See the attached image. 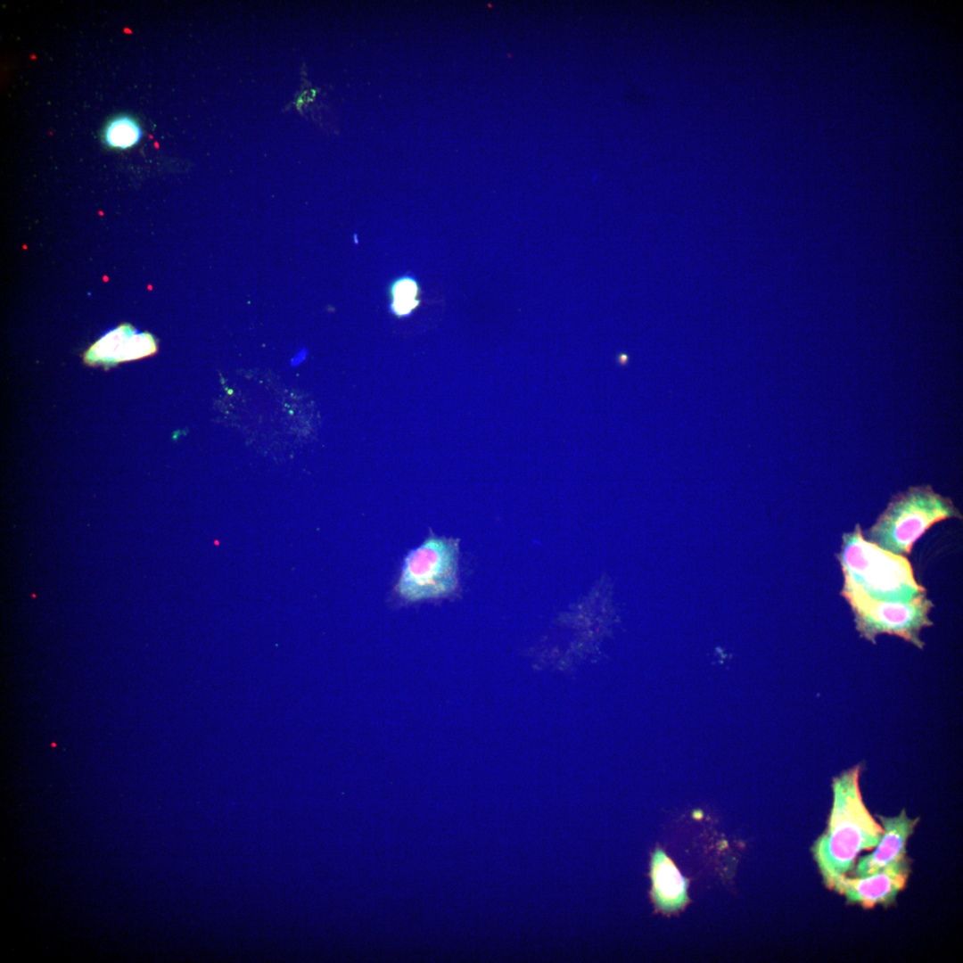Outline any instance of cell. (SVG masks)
Here are the masks:
<instances>
[{"label": "cell", "mask_w": 963, "mask_h": 963, "mask_svg": "<svg viewBox=\"0 0 963 963\" xmlns=\"http://www.w3.org/2000/svg\"><path fill=\"white\" fill-rule=\"evenodd\" d=\"M857 765L833 778V802L826 830L811 848L825 885L852 873L858 854L875 848L884 829L867 809Z\"/></svg>", "instance_id": "1"}, {"label": "cell", "mask_w": 963, "mask_h": 963, "mask_svg": "<svg viewBox=\"0 0 963 963\" xmlns=\"http://www.w3.org/2000/svg\"><path fill=\"white\" fill-rule=\"evenodd\" d=\"M844 573L841 595L858 594L874 600L910 602L926 595L915 580L906 556L868 542L857 524L843 536L838 554Z\"/></svg>", "instance_id": "2"}, {"label": "cell", "mask_w": 963, "mask_h": 963, "mask_svg": "<svg viewBox=\"0 0 963 963\" xmlns=\"http://www.w3.org/2000/svg\"><path fill=\"white\" fill-rule=\"evenodd\" d=\"M949 518H961L951 499L929 485L913 486L893 497L863 537L885 551L906 556L927 529Z\"/></svg>", "instance_id": "3"}, {"label": "cell", "mask_w": 963, "mask_h": 963, "mask_svg": "<svg viewBox=\"0 0 963 963\" xmlns=\"http://www.w3.org/2000/svg\"><path fill=\"white\" fill-rule=\"evenodd\" d=\"M457 542L432 536L405 558L398 594L416 602L450 595L457 587Z\"/></svg>", "instance_id": "4"}, {"label": "cell", "mask_w": 963, "mask_h": 963, "mask_svg": "<svg viewBox=\"0 0 963 963\" xmlns=\"http://www.w3.org/2000/svg\"><path fill=\"white\" fill-rule=\"evenodd\" d=\"M842 596L852 610L861 637L875 643L878 634L888 633L923 648L919 633L932 625L928 614L934 606L926 595L907 603L874 600L858 594Z\"/></svg>", "instance_id": "5"}, {"label": "cell", "mask_w": 963, "mask_h": 963, "mask_svg": "<svg viewBox=\"0 0 963 963\" xmlns=\"http://www.w3.org/2000/svg\"><path fill=\"white\" fill-rule=\"evenodd\" d=\"M910 861L889 866L872 875L837 878L831 890L843 895L847 902L865 909L893 903L905 886L910 875Z\"/></svg>", "instance_id": "6"}, {"label": "cell", "mask_w": 963, "mask_h": 963, "mask_svg": "<svg viewBox=\"0 0 963 963\" xmlns=\"http://www.w3.org/2000/svg\"><path fill=\"white\" fill-rule=\"evenodd\" d=\"M157 349V342L151 333H138L130 325L124 324L91 345L84 353L83 360L87 366H104L107 369L122 362L150 357Z\"/></svg>", "instance_id": "7"}, {"label": "cell", "mask_w": 963, "mask_h": 963, "mask_svg": "<svg viewBox=\"0 0 963 963\" xmlns=\"http://www.w3.org/2000/svg\"><path fill=\"white\" fill-rule=\"evenodd\" d=\"M884 834L873 852L859 859L852 876L862 877L872 875L889 866L909 860L906 844L918 825V819L908 817L902 810L897 816H878Z\"/></svg>", "instance_id": "8"}, {"label": "cell", "mask_w": 963, "mask_h": 963, "mask_svg": "<svg viewBox=\"0 0 963 963\" xmlns=\"http://www.w3.org/2000/svg\"><path fill=\"white\" fill-rule=\"evenodd\" d=\"M650 877L651 897L657 910L671 911L686 902V881L666 854L658 848L651 855Z\"/></svg>", "instance_id": "9"}, {"label": "cell", "mask_w": 963, "mask_h": 963, "mask_svg": "<svg viewBox=\"0 0 963 963\" xmlns=\"http://www.w3.org/2000/svg\"><path fill=\"white\" fill-rule=\"evenodd\" d=\"M142 136L143 130L136 119L128 115H119L106 124L103 139L111 148L125 150L137 144Z\"/></svg>", "instance_id": "10"}, {"label": "cell", "mask_w": 963, "mask_h": 963, "mask_svg": "<svg viewBox=\"0 0 963 963\" xmlns=\"http://www.w3.org/2000/svg\"><path fill=\"white\" fill-rule=\"evenodd\" d=\"M391 310L397 316H407L419 304L420 287L411 276H402L389 287Z\"/></svg>", "instance_id": "11"}, {"label": "cell", "mask_w": 963, "mask_h": 963, "mask_svg": "<svg viewBox=\"0 0 963 963\" xmlns=\"http://www.w3.org/2000/svg\"><path fill=\"white\" fill-rule=\"evenodd\" d=\"M306 356H307L306 350H301L300 351H299L298 353H296L292 357V358L290 361V365L292 366H299L305 359Z\"/></svg>", "instance_id": "12"}, {"label": "cell", "mask_w": 963, "mask_h": 963, "mask_svg": "<svg viewBox=\"0 0 963 963\" xmlns=\"http://www.w3.org/2000/svg\"><path fill=\"white\" fill-rule=\"evenodd\" d=\"M303 104H304V99H303V94H302V95H300V97H299V98L297 99V101H296V103H295V106H296V108H297V109H298L299 111H300V109H301V107H302V105H303Z\"/></svg>", "instance_id": "13"}]
</instances>
